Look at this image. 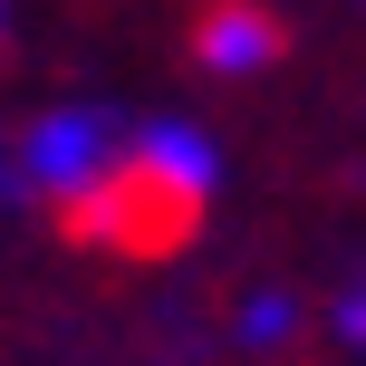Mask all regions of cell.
Listing matches in <instances>:
<instances>
[{"mask_svg": "<svg viewBox=\"0 0 366 366\" xmlns=\"http://www.w3.org/2000/svg\"><path fill=\"white\" fill-rule=\"evenodd\" d=\"M193 58H202V77H260V68H280V19L260 10V0H212V10L193 19Z\"/></svg>", "mask_w": 366, "mask_h": 366, "instance_id": "obj_3", "label": "cell"}, {"mask_svg": "<svg viewBox=\"0 0 366 366\" xmlns=\"http://www.w3.org/2000/svg\"><path fill=\"white\" fill-rule=\"evenodd\" d=\"M0 39H10V0H0Z\"/></svg>", "mask_w": 366, "mask_h": 366, "instance_id": "obj_4", "label": "cell"}, {"mask_svg": "<svg viewBox=\"0 0 366 366\" xmlns=\"http://www.w3.org/2000/svg\"><path fill=\"white\" fill-rule=\"evenodd\" d=\"M116 145H126V116H107V107H49V116L19 126L10 183L29 202H49V212H77V202L97 193V174L116 164Z\"/></svg>", "mask_w": 366, "mask_h": 366, "instance_id": "obj_2", "label": "cell"}, {"mask_svg": "<svg viewBox=\"0 0 366 366\" xmlns=\"http://www.w3.org/2000/svg\"><path fill=\"white\" fill-rule=\"evenodd\" d=\"M212 193H222L212 135L183 126V116H145V126H126V145L97 174V193L77 202V212H58V222H68L77 241H97V251H174V241L212 212Z\"/></svg>", "mask_w": 366, "mask_h": 366, "instance_id": "obj_1", "label": "cell"}]
</instances>
